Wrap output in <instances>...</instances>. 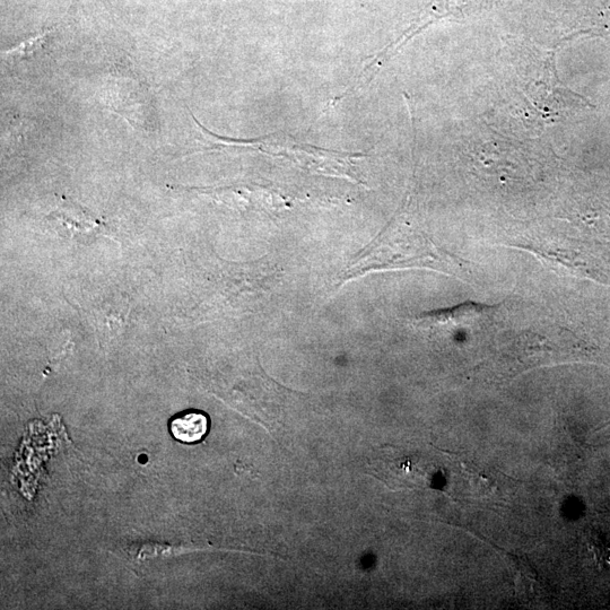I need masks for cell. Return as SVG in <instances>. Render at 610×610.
I'll use <instances>...</instances> for the list:
<instances>
[{"label":"cell","instance_id":"cell-1","mask_svg":"<svg viewBox=\"0 0 610 610\" xmlns=\"http://www.w3.org/2000/svg\"><path fill=\"white\" fill-rule=\"evenodd\" d=\"M571 333L560 328H548L543 331L524 333L513 341L509 352L518 361L529 365L543 364L566 359L574 350Z\"/></svg>","mask_w":610,"mask_h":610},{"label":"cell","instance_id":"cell-2","mask_svg":"<svg viewBox=\"0 0 610 610\" xmlns=\"http://www.w3.org/2000/svg\"><path fill=\"white\" fill-rule=\"evenodd\" d=\"M170 431L174 439L182 443L194 444L206 437L209 431V418L206 413L191 409L172 418Z\"/></svg>","mask_w":610,"mask_h":610},{"label":"cell","instance_id":"cell-3","mask_svg":"<svg viewBox=\"0 0 610 610\" xmlns=\"http://www.w3.org/2000/svg\"><path fill=\"white\" fill-rule=\"evenodd\" d=\"M52 30H45L37 34V36L26 39L10 50L5 52L7 60H23L29 59L34 55H37L43 48H45Z\"/></svg>","mask_w":610,"mask_h":610}]
</instances>
